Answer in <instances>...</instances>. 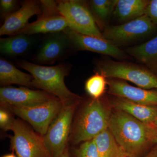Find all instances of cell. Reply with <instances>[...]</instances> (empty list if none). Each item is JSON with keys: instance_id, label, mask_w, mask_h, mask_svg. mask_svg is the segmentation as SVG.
<instances>
[{"instance_id": "cell-19", "label": "cell", "mask_w": 157, "mask_h": 157, "mask_svg": "<svg viewBox=\"0 0 157 157\" xmlns=\"http://www.w3.org/2000/svg\"><path fill=\"white\" fill-rule=\"evenodd\" d=\"M33 76L16 68L14 65L3 59H0V83L3 86L17 84L33 87Z\"/></svg>"}, {"instance_id": "cell-20", "label": "cell", "mask_w": 157, "mask_h": 157, "mask_svg": "<svg viewBox=\"0 0 157 157\" xmlns=\"http://www.w3.org/2000/svg\"><path fill=\"white\" fill-rule=\"evenodd\" d=\"M33 39L29 36L20 33L0 39V52L9 56H17L25 53L32 47Z\"/></svg>"}, {"instance_id": "cell-27", "label": "cell", "mask_w": 157, "mask_h": 157, "mask_svg": "<svg viewBox=\"0 0 157 157\" xmlns=\"http://www.w3.org/2000/svg\"><path fill=\"white\" fill-rule=\"evenodd\" d=\"M14 119L11 117L9 113L5 109H1L0 110V126L5 131L10 130V127Z\"/></svg>"}, {"instance_id": "cell-28", "label": "cell", "mask_w": 157, "mask_h": 157, "mask_svg": "<svg viewBox=\"0 0 157 157\" xmlns=\"http://www.w3.org/2000/svg\"><path fill=\"white\" fill-rule=\"evenodd\" d=\"M151 140L152 143L157 144V128L152 125L151 128Z\"/></svg>"}, {"instance_id": "cell-6", "label": "cell", "mask_w": 157, "mask_h": 157, "mask_svg": "<svg viewBox=\"0 0 157 157\" xmlns=\"http://www.w3.org/2000/svg\"><path fill=\"white\" fill-rule=\"evenodd\" d=\"M10 130L11 146L17 157H51L43 137L38 135L22 121L13 120Z\"/></svg>"}, {"instance_id": "cell-10", "label": "cell", "mask_w": 157, "mask_h": 157, "mask_svg": "<svg viewBox=\"0 0 157 157\" xmlns=\"http://www.w3.org/2000/svg\"><path fill=\"white\" fill-rule=\"evenodd\" d=\"M42 13L36 21L29 23L20 33L28 36L63 32L69 28L67 21L60 13L57 2L41 1ZM19 33V34H20Z\"/></svg>"}, {"instance_id": "cell-1", "label": "cell", "mask_w": 157, "mask_h": 157, "mask_svg": "<svg viewBox=\"0 0 157 157\" xmlns=\"http://www.w3.org/2000/svg\"><path fill=\"white\" fill-rule=\"evenodd\" d=\"M151 125L116 110L110 115L108 128L124 151L130 155L140 157L152 143Z\"/></svg>"}, {"instance_id": "cell-7", "label": "cell", "mask_w": 157, "mask_h": 157, "mask_svg": "<svg viewBox=\"0 0 157 157\" xmlns=\"http://www.w3.org/2000/svg\"><path fill=\"white\" fill-rule=\"evenodd\" d=\"M76 103L63 105L43 137L51 157H58L67 149Z\"/></svg>"}, {"instance_id": "cell-2", "label": "cell", "mask_w": 157, "mask_h": 157, "mask_svg": "<svg viewBox=\"0 0 157 157\" xmlns=\"http://www.w3.org/2000/svg\"><path fill=\"white\" fill-rule=\"evenodd\" d=\"M18 65L33 76V87L55 96L63 105L76 103L79 99V97L71 92L65 84V78L69 72L66 65L45 66L26 61L19 62Z\"/></svg>"}, {"instance_id": "cell-29", "label": "cell", "mask_w": 157, "mask_h": 157, "mask_svg": "<svg viewBox=\"0 0 157 157\" xmlns=\"http://www.w3.org/2000/svg\"><path fill=\"white\" fill-rule=\"evenodd\" d=\"M144 157H157V145L151 149Z\"/></svg>"}, {"instance_id": "cell-18", "label": "cell", "mask_w": 157, "mask_h": 157, "mask_svg": "<svg viewBox=\"0 0 157 157\" xmlns=\"http://www.w3.org/2000/svg\"><path fill=\"white\" fill-rule=\"evenodd\" d=\"M149 2L150 0H116L113 15L118 20L128 22L144 15Z\"/></svg>"}, {"instance_id": "cell-23", "label": "cell", "mask_w": 157, "mask_h": 157, "mask_svg": "<svg viewBox=\"0 0 157 157\" xmlns=\"http://www.w3.org/2000/svg\"><path fill=\"white\" fill-rule=\"evenodd\" d=\"M107 84V78L101 73L96 72L86 82V92L93 99H99L104 94Z\"/></svg>"}, {"instance_id": "cell-8", "label": "cell", "mask_w": 157, "mask_h": 157, "mask_svg": "<svg viewBox=\"0 0 157 157\" xmlns=\"http://www.w3.org/2000/svg\"><path fill=\"white\" fill-rule=\"evenodd\" d=\"M63 106L61 101L55 98L35 106L9 108L15 115L30 124L34 130L43 137Z\"/></svg>"}, {"instance_id": "cell-31", "label": "cell", "mask_w": 157, "mask_h": 157, "mask_svg": "<svg viewBox=\"0 0 157 157\" xmlns=\"http://www.w3.org/2000/svg\"><path fill=\"white\" fill-rule=\"evenodd\" d=\"M2 157H16L15 155L13 154H8L5 155L4 156Z\"/></svg>"}, {"instance_id": "cell-11", "label": "cell", "mask_w": 157, "mask_h": 157, "mask_svg": "<svg viewBox=\"0 0 157 157\" xmlns=\"http://www.w3.org/2000/svg\"><path fill=\"white\" fill-rule=\"evenodd\" d=\"M63 32L69 38L70 44L77 50L92 52L119 59L129 57L125 52L103 38L79 33L69 28Z\"/></svg>"}, {"instance_id": "cell-26", "label": "cell", "mask_w": 157, "mask_h": 157, "mask_svg": "<svg viewBox=\"0 0 157 157\" xmlns=\"http://www.w3.org/2000/svg\"><path fill=\"white\" fill-rule=\"evenodd\" d=\"M145 14L157 27V0H150Z\"/></svg>"}, {"instance_id": "cell-4", "label": "cell", "mask_w": 157, "mask_h": 157, "mask_svg": "<svg viewBox=\"0 0 157 157\" xmlns=\"http://www.w3.org/2000/svg\"><path fill=\"white\" fill-rule=\"evenodd\" d=\"M110 115L100 99H93L78 117L73 132V142L78 144L94 139L108 128Z\"/></svg>"}, {"instance_id": "cell-33", "label": "cell", "mask_w": 157, "mask_h": 157, "mask_svg": "<svg viewBox=\"0 0 157 157\" xmlns=\"http://www.w3.org/2000/svg\"><path fill=\"white\" fill-rule=\"evenodd\" d=\"M152 125H153L154 126L157 127V119H156V120L155 121L154 123Z\"/></svg>"}, {"instance_id": "cell-13", "label": "cell", "mask_w": 157, "mask_h": 157, "mask_svg": "<svg viewBox=\"0 0 157 157\" xmlns=\"http://www.w3.org/2000/svg\"><path fill=\"white\" fill-rule=\"evenodd\" d=\"M109 94L126 99L137 104L157 106V89L135 87L124 80L109 78L107 81Z\"/></svg>"}, {"instance_id": "cell-9", "label": "cell", "mask_w": 157, "mask_h": 157, "mask_svg": "<svg viewBox=\"0 0 157 157\" xmlns=\"http://www.w3.org/2000/svg\"><path fill=\"white\" fill-rule=\"evenodd\" d=\"M156 27L144 14L120 25L107 26L102 35L104 39L117 46L146 36L153 33Z\"/></svg>"}, {"instance_id": "cell-30", "label": "cell", "mask_w": 157, "mask_h": 157, "mask_svg": "<svg viewBox=\"0 0 157 157\" xmlns=\"http://www.w3.org/2000/svg\"><path fill=\"white\" fill-rule=\"evenodd\" d=\"M58 157H70L69 156V154H68L67 149H66L64 151V152L63 154L62 155H61L60 156Z\"/></svg>"}, {"instance_id": "cell-15", "label": "cell", "mask_w": 157, "mask_h": 157, "mask_svg": "<svg viewBox=\"0 0 157 157\" xmlns=\"http://www.w3.org/2000/svg\"><path fill=\"white\" fill-rule=\"evenodd\" d=\"M70 44L63 32L54 33L43 42L36 57L37 61L42 64L53 63L61 58Z\"/></svg>"}, {"instance_id": "cell-17", "label": "cell", "mask_w": 157, "mask_h": 157, "mask_svg": "<svg viewBox=\"0 0 157 157\" xmlns=\"http://www.w3.org/2000/svg\"><path fill=\"white\" fill-rule=\"evenodd\" d=\"M125 52L157 75V36L141 45L127 48Z\"/></svg>"}, {"instance_id": "cell-25", "label": "cell", "mask_w": 157, "mask_h": 157, "mask_svg": "<svg viewBox=\"0 0 157 157\" xmlns=\"http://www.w3.org/2000/svg\"><path fill=\"white\" fill-rule=\"evenodd\" d=\"M17 2L15 0H1L0 6L1 10L5 17L9 14L13 13L17 6Z\"/></svg>"}, {"instance_id": "cell-12", "label": "cell", "mask_w": 157, "mask_h": 157, "mask_svg": "<svg viewBox=\"0 0 157 157\" xmlns=\"http://www.w3.org/2000/svg\"><path fill=\"white\" fill-rule=\"evenodd\" d=\"M56 98L43 90L28 88L2 86L0 88V102L3 107H30Z\"/></svg>"}, {"instance_id": "cell-32", "label": "cell", "mask_w": 157, "mask_h": 157, "mask_svg": "<svg viewBox=\"0 0 157 157\" xmlns=\"http://www.w3.org/2000/svg\"><path fill=\"white\" fill-rule=\"evenodd\" d=\"M121 157H135V156H133L130 155L128 154H126L124 155L123 156Z\"/></svg>"}, {"instance_id": "cell-16", "label": "cell", "mask_w": 157, "mask_h": 157, "mask_svg": "<svg viewBox=\"0 0 157 157\" xmlns=\"http://www.w3.org/2000/svg\"><path fill=\"white\" fill-rule=\"evenodd\" d=\"M111 104L116 110L126 113L146 124H153L157 119V106L137 104L117 97L112 99Z\"/></svg>"}, {"instance_id": "cell-5", "label": "cell", "mask_w": 157, "mask_h": 157, "mask_svg": "<svg viewBox=\"0 0 157 157\" xmlns=\"http://www.w3.org/2000/svg\"><path fill=\"white\" fill-rule=\"evenodd\" d=\"M60 14L67 21L69 28L83 35L103 38L89 6L84 1H57Z\"/></svg>"}, {"instance_id": "cell-21", "label": "cell", "mask_w": 157, "mask_h": 157, "mask_svg": "<svg viewBox=\"0 0 157 157\" xmlns=\"http://www.w3.org/2000/svg\"><path fill=\"white\" fill-rule=\"evenodd\" d=\"M93 139L99 157H121L128 154L120 146L109 128Z\"/></svg>"}, {"instance_id": "cell-24", "label": "cell", "mask_w": 157, "mask_h": 157, "mask_svg": "<svg viewBox=\"0 0 157 157\" xmlns=\"http://www.w3.org/2000/svg\"><path fill=\"white\" fill-rule=\"evenodd\" d=\"M75 157H99L94 139L83 142L74 152Z\"/></svg>"}, {"instance_id": "cell-3", "label": "cell", "mask_w": 157, "mask_h": 157, "mask_svg": "<svg viewBox=\"0 0 157 157\" xmlns=\"http://www.w3.org/2000/svg\"><path fill=\"white\" fill-rule=\"evenodd\" d=\"M96 72L106 78L126 80L145 89H157V75L145 66L125 61L104 60L96 64Z\"/></svg>"}, {"instance_id": "cell-14", "label": "cell", "mask_w": 157, "mask_h": 157, "mask_svg": "<svg viewBox=\"0 0 157 157\" xmlns=\"http://www.w3.org/2000/svg\"><path fill=\"white\" fill-rule=\"evenodd\" d=\"M42 8L40 2L33 0L25 1L17 11L5 17L0 29V35L14 36L19 34L29 24V21L35 15H40Z\"/></svg>"}, {"instance_id": "cell-22", "label": "cell", "mask_w": 157, "mask_h": 157, "mask_svg": "<svg viewBox=\"0 0 157 157\" xmlns=\"http://www.w3.org/2000/svg\"><path fill=\"white\" fill-rule=\"evenodd\" d=\"M115 4L116 0H91L90 2V10L95 19L97 18L102 22L106 21L113 14Z\"/></svg>"}]
</instances>
